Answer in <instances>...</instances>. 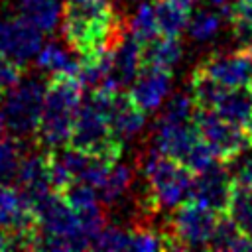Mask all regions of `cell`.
I'll return each mask as SVG.
<instances>
[{
	"label": "cell",
	"mask_w": 252,
	"mask_h": 252,
	"mask_svg": "<svg viewBox=\"0 0 252 252\" xmlns=\"http://www.w3.org/2000/svg\"><path fill=\"white\" fill-rule=\"evenodd\" d=\"M61 32L67 45L81 57H87L114 47L126 26L108 0H65Z\"/></svg>",
	"instance_id": "1"
},
{
	"label": "cell",
	"mask_w": 252,
	"mask_h": 252,
	"mask_svg": "<svg viewBox=\"0 0 252 252\" xmlns=\"http://www.w3.org/2000/svg\"><path fill=\"white\" fill-rule=\"evenodd\" d=\"M83 87L77 75L51 73L45 81L43 110L33 138L45 150H55L69 144L73 118L81 104Z\"/></svg>",
	"instance_id": "2"
},
{
	"label": "cell",
	"mask_w": 252,
	"mask_h": 252,
	"mask_svg": "<svg viewBox=\"0 0 252 252\" xmlns=\"http://www.w3.org/2000/svg\"><path fill=\"white\" fill-rule=\"evenodd\" d=\"M140 171L146 179V189L140 201L146 213L173 209L191 199L193 173L179 161L161 154L156 146L140 158Z\"/></svg>",
	"instance_id": "3"
},
{
	"label": "cell",
	"mask_w": 252,
	"mask_h": 252,
	"mask_svg": "<svg viewBox=\"0 0 252 252\" xmlns=\"http://www.w3.org/2000/svg\"><path fill=\"white\" fill-rule=\"evenodd\" d=\"M69 146L104 161H118L124 142L112 132L108 120L89 100L81 102L73 118Z\"/></svg>",
	"instance_id": "4"
},
{
	"label": "cell",
	"mask_w": 252,
	"mask_h": 252,
	"mask_svg": "<svg viewBox=\"0 0 252 252\" xmlns=\"http://www.w3.org/2000/svg\"><path fill=\"white\" fill-rule=\"evenodd\" d=\"M217 213L195 199H187L173 207L167 228L161 232L165 236L167 250L207 248L217 224Z\"/></svg>",
	"instance_id": "5"
},
{
	"label": "cell",
	"mask_w": 252,
	"mask_h": 252,
	"mask_svg": "<svg viewBox=\"0 0 252 252\" xmlns=\"http://www.w3.org/2000/svg\"><path fill=\"white\" fill-rule=\"evenodd\" d=\"M45 83L39 79H22L4 98V124L18 138L33 136L41 118Z\"/></svg>",
	"instance_id": "6"
},
{
	"label": "cell",
	"mask_w": 252,
	"mask_h": 252,
	"mask_svg": "<svg viewBox=\"0 0 252 252\" xmlns=\"http://www.w3.org/2000/svg\"><path fill=\"white\" fill-rule=\"evenodd\" d=\"M87 100L104 114L112 132L122 142L134 138L146 124V112L136 104L132 94L122 89H94L89 93Z\"/></svg>",
	"instance_id": "7"
},
{
	"label": "cell",
	"mask_w": 252,
	"mask_h": 252,
	"mask_svg": "<svg viewBox=\"0 0 252 252\" xmlns=\"http://www.w3.org/2000/svg\"><path fill=\"white\" fill-rule=\"evenodd\" d=\"M195 120L203 140L209 144L217 159L224 163L234 161L238 156H242L250 148L246 130L230 124L228 120L219 116L215 110H197Z\"/></svg>",
	"instance_id": "8"
},
{
	"label": "cell",
	"mask_w": 252,
	"mask_h": 252,
	"mask_svg": "<svg viewBox=\"0 0 252 252\" xmlns=\"http://www.w3.org/2000/svg\"><path fill=\"white\" fill-rule=\"evenodd\" d=\"M232 181L234 177L230 175L226 163L220 159H215L209 167L193 175L191 199L199 201L201 205H205L217 215H224L228 211Z\"/></svg>",
	"instance_id": "9"
},
{
	"label": "cell",
	"mask_w": 252,
	"mask_h": 252,
	"mask_svg": "<svg viewBox=\"0 0 252 252\" xmlns=\"http://www.w3.org/2000/svg\"><path fill=\"white\" fill-rule=\"evenodd\" d=\"M197 67L226 89L248 87L252 81V53L248 47L211 53Z\"/></svg>",
	"instance_id": "10"
},
{
	"label": "cell",
	"mask_w": 252,
	"mask_h": 252,
	"mask_svg": "<svg viewBox=\"0 0 252 252\" xmlns=\"http://www.w3.org/2000/svg\"><path fill=\"white\" fill-rule=\"evenodd\" d=\"M43 45V32L20 16L0 18V55L20 63L37 55Z\"/></svg>",
	"instance_id": "11"
},
{
	"label": "cell",
	"mask_w": 252,
	"mask_h": 252,
	"mask_svg": "<svg viewBox=\"0 0 252 252\" xmlns=\"http://www.w3.org/2000/svg\"><path fill=\"white\" fill-rule=\"evenodd\" d=\"M201 132L197 126V120H185V122H165L158 120L154 146L169 156L171 159L179 161L183 165L189 152L195 148V144L201 140Z\"/></svg>",
	"instance_id": "12"
},
{
	"label": "cell",
	"mask_w": 252,
	"mask_h": 252,
	"mask_svg": "<svg viewBox=\"0 0 252 252\" xmlns=\"http://www.w3.org/2000/svg\"><path fill=\"white\" fill-rule=\"evenodd\" d=\"M169 91H171V71L154 65H142L136 79L132 81L130 94L136 100V104L148 114L161 106V102L169 96Z\"/></svg>",
	"instance_id": "13"
},
{
	"label": "cell",
	"mask_w": 252,
	"mask_h": 252,
	"mask_svg": "<svg viewBox=\"0 0 252 252\" xmlns=\"http://www.w3.org/2000/svg\"><path fill=\"white\" fill-rule=\"evenodd\" d=\"M16 185L18 191L22 195V199H33L51 187V179H49V156L47 150L45 152H33L24 156L20 169L16 173Z\"/></svg>",
	"instance_id": "14"
},
{
	"label": "cell",
	"mask_w": 252,
	"mask_h": 252,
	"mask_svg": "<svg viewBox=\"0 0 252 252\" xmlns=\"http://www.w3.org/2000/svg\"><path fill=\"white\" fill-rule=\"evenodd\" d=\"M142 69V41L136 39L130 30L112 47V83L122 89L130 85Z\"/></svg>",
	"instance_id": "15"
},
{
	"label": "cell",
	"mask_w": 252,
	"mask_h": 252,
	"mask_svg": "<svg viewBox=\"0 0 252 252\" xmlns=\"http://www.w3.org/2000/svg\"><path fill=\"white\" fill-rule=\"evenodd\" d=\"M215 112L228 120L234 126L248 128L252 124V91L250 87H234L226 89V93L220 96L219 104L215 106Z\"/></svg>",
	"instance_id": "16"
},
{
	"label": "cell",
	"mask_w": 252,
	"mask_h": 252,
	"mask_svg": "<svg viewBox=\"0 0 252 252\" xmlns=\"http://www.w3.org/2000/svg\"><path fill=\"white\" fill-rule=\"evenodd\" d=\"M183 55V45L179 37L156 35L142 43V65H154L171 71Z\"/></svg>",
	"instance_id": "17"
},
{
	"label": "cell",
	"mask_w": 252,
	"mask_h": 252,
	"mask_svg": "<svg viewBox=\"0 0 252 252\" xmlns=\"http://www.w3.org/2000/svg\"><path fill=\"white\" fill-rule=\"evenodd\" d=\"M16 12L43 33H51L61 20L59 0H16Z\"/></svg>",
	"instance_id": "18"
},
{
	"label": "cell",
	"mask_w": 252,
	"mask_h": 252,
	"mask_svg": "<svg viewBox=\"0 0 252 252\" xmlns=\"http://www.w3.org/2000/svg\"><path fill=\"white\" fill-rule=\"evenodd\" d=\"M154 12H156L158 32L161 35L179 37L183 30L187 28L191 6L183 4L181 0H156Z\"/></svg>",
	"instance_id": "19"
},
{
	"label": "cell",
	"mask_w": 252,
	"mask_h": 252,
	"mask_svg": "<svg viewBox=\"0 0 252 252\" xmlns=\"http://www.w3.org/2000/svg\"><path fill=\"white\" fill-rule=\"evenodd\" d=\"M226 93V87H222L219 81H215L211 75H207L203 69L195 67L189 81V94L193 98V104L197 110H215L220 96Z\"/></svg>",
	"instance_id": "20"
},
{
	"label": "cell",
	"mask_w": 252,
	"mask_h": 252,
	"mask_svg": "<svg viewBox=\"0 0 252 252\" xmlns=\"http://www.w3.org/2000/svg\"><path fill=\"white\" fill-rule=\"evenodd\" d=\"M226 215L236 224V228L252 240V191L244 187L238 179L232 181V193Z\"/></svg>",
	"instance_id": "21"
},
{
	"label": "cell",
	"mask_w": 252,
	"mask_h": 252,
	"mask_svg": "<svg viewBox=\"0 0 252 252\" xmlns=\"http://www.w3.org/2000/svg\"><path fill=\"white\" fill-rule=\"evenodd\" d=\"M134 181V173L128 165L124 163H118L114 161L106 173V177L102 179V183L96 187V193H98V199L104 203V205H114L118 203L126 191L130 189Z\"/></svg>",
	"instance_id": "22"
},
{
	"label": "cell",
	"mask_w": 252,
	"mask_h": 252,
	"mask_svg": "<svg viewBox=\"0 0 252 252\" xmlns=\"http://www.w3.org/2000/svg\"><path fill=\"white\" fill-rule=\"evenodd\" d=\"M207 248H213V250H252V240L248 236H244L236 228V224L230 220V217L224 213V215L217 217V224H215V230L211 234Z\"/></svg>",
	"instance_id": "23"
},
{
	"label": "cell",
	"mask_w": 252,
	"mask_h": 252,
	"mask_svg": "<svg viewBox=\"0 0 252 252\" xmlns=\"http://www.w3.org/2000/svg\"><path fill=\"white\" fill-rule=\"evenodd\" d=\"M35 65L43 71L49 73H71L77 75L79 71V61H75L59 43L49 41L41 45V49L35 55Z\"/></svg>",
	"instance_id": "24"
},
{
	"label": "cell",
	"mask_w": 252,
	"mask_h": 252,
	"mask_svg": "<svg viewBox=\"0 0 252 252\" xmlns=\"http://www.w3.org/2000/svg\"><path fill=\"white\" fill-rule=\"evenodd\" d=\"M236 39L246 47L252 41V0H232L222 8Z\"/></svg>",
	"instance_id": "25"
},
{
	"label": "cell",
	"mask_w": 252,
	"mask_h": 252,
	"mask_svg": "<svg viewBox=\"0 0 252 252\" xmlns=\"http://www.w3.org/2000/svg\"><path fill=\"white\" fill-rule=\"evenodd\" d=\"M22 159H24L22 140L14 134L0 138V181L4 183L14 181Z\"/></svg>",
	"instance_id": "26"
},
{
	"label": "cell",
	"mask_w": 252,
	"mask_h": 252,
	"mask_svg": "<svg viewBox=\"0 0 252 252\" xmlns=\"http://www.w3.org/2000/svg\"><path fill=\"white\" fill-rule=\"evenodd\" d=\"M187 30H189V35L197 41L213 39L217 35V32L220 30V16L213 10L197 8L195 12L189 14Z\"/></svg>",
	"instance_id": "27"
},
{
	"label": "cell",
	"mask_w": 252,
	"mask_h": 252,
	"mask_svg": "<svg viewBox=\"0 0 252 252\" xmlns=\"http://www.w3.org/2000/svg\"><path fill=\"white\" fill-rule=\"evenodd\" d=\"M63 199H65V203L69 205V207H73L75 211H81V209H87V207H93V205H96L98 203V193H96V189L91 185V183H87V181H83V179H73V181H69L61 191H57Z\"/></svg>",
	"instance_id": "28"
},
{
	"label": "cell",
	"mask_w": 252,
	"mask_h": 252,
	"mask_svg": "<svg viewBox=\"0 0 252 252\" xmlns=\"http://www.w3.org/2000/svg\"><path fill=\"white\" fill-rule=\"evenodd\" d=\"M130 33L140 39L142 43L159 35L158 32V24H156V12H154V2H142L130 22Z\"/></svg>",
	"instance_id": "29"
},
{
	"label": "cell",
	"mask_w": 252,
	"mask_h": 252,
	"mask_svg": "<svg viewBox=\"0 0 252 252\" xmlns=\"http://www.w3.org/2000/svg\"><path fill=\"white\" fill-rule=\"evenodd\" d=\"M195 116H197V108L193 104L191 94L177 93L161 108L159 120H165V122H185V120H195Z\"/></svg>",
	"instance_id": "30"
},
{
	"label": "cell",
	"mask_w": 252,
	"mask_h": 252,
	"mask_svg": "<svg viewBox=\"0 0 252 252\" xmlns=\"http://www.w3.org/2000/svg\"><path fill=\"white\" fill-rule=\"evenodd\" d=\"M130 250H167V242L161 232H156L150 226H136L130 228Z\"/></svg>",
	"instance_id": "31"
},
{
	"label": "cell",
	"mask_w": 252,
	"mask_h": 252,
	"mask_svg": "<svg viewBox=\"0 0 252 252\" xmlns=\"http://www.w3.org/2000/svg\"><path fill=\"white\" fill-rule=\"evenodd\" d=\"M93 248L98 250H130V230L120 226H104L93 240Z\"/></svg>",
	"instance_id": "32"
},
{
	"label": "cell",
	"mask_w": 252,
	"mask_h": 252,
	"mask_svg": "<svg viewBox=\"0 0 252 252\" xmlns=\"http://www.w3.org/2000/svg\"><path fill=\"white\" fill-rule=\"evenodd\" d=\"M24 73H26L24 63L0 55V100L24 79Z\"/></svg>",
	"instance_id": "33"
},
{
	"label": "cell",
	"mask_w": 252,
	"mask_h": 252,
	"mask_svg": "<svg viewBox=\"0 0 252 252\" xmlns=\"http://www.w3.org/2000/svg\"><path fill=\"white\" fill-rule=\"evenodd\" d=\"M79 215V224L83 228V232L94 240V236L104 228V222H106V217H104V211L100 209V205H93V207H87V209H81L77 211Z\"/></svg>",
	"instance_id": "34"
},
{
	"label": "cell",
	"mask_w": 252,
	"mask_h": 252,
	"mask_svg": "<svg viewBox=\"0 0 252 252\" xmlns=\"http://www.w3.org/2000/svg\"><path fill=\"white\" fill-rule=\"evenodd\" d=\"M234 179H238L244 187H248L250 191H252V158H248L242 165H240V169H238V175L234 177Z\"/></svg>",
	"instance_id": "35"
},
{
	"label": "cell",
	"mask_w": 252,
	"mask_h": 252,
	"mask_svg": "<svg viewBox=\"0 0 252 252\" xmlns=\"http://www.w3.org/2000/svg\"><path fill=\"white\" fill-rule=\"evenodd\" d=\"M6 248H12L10 246V236L6 234L4 228H0V250H6Z\"/></svg>",
	"instance_id": "36"
},
{
	"label": "cell",
	"mask_w": 252,
	"mask_h": 252,
	"mask_svg": "<svg viewBox=\"0 0 252 252\" xmlns=\"http://www.w3.org/2000/svg\"><path fill=\"white\" fill-rule=\"evenodd\" d=\"M211 4H215V6H220V8H224L226 4H230L232 0H209Z\"/></svg>",
	"instance_id": "37"
},
{
	"label": "cell",
	"mask_w": 252,
	"mask_h": 252,
	"mask_svg": "<svg viewBox=\"0 0 252 252\" xmlns=\"http://www.w3.org/2000/svg\"><path fill=\"white\" fill-rule=\"evenodd\" d=\"M2 130H4V114L0 112V134H2Z\"/></svg>",
	"instance_id": "38"
},
{
	"label": "cell",
	"mask_w": 252,
	"mask_h": 252,
	"mask_svg": "<svg viewBox=\"0 0 252 252\" xmlns=\"http://www.w3.org/2000/svg\"><path fill=\"white\" fill-rule=\"evenodd\" d=\"M183 4H187V6H193V0H181Z\"/></svg>",
	"instance_id": "39"
},
{
	"label": "cell",
	"mask_w": 252,
	"mask_h": 252,
	"mask_svg": "<svg viewBox=\"0 0 252 252\" xmlns=\"http://www.w3.org/2000/svg\"><path fill=\"white\" fill-rule=\"evenodd\" d=\"M246 47H248V51H250V53H252V41H250V43H248V45H246Z\"/></svg>",
	"instance_id": "40"
},
{
	"label": "cell",
	"mask_w": 252,
	"mask_h": 252,
	"mask_svg": "<svg viewBox=\"0 0 252 252\" xmlns=\"http://www.w3.org/2000/svg\"><path fill=\"white\" fill-rule=\"evenodd\" d=\"M142 2H156V0H142Z\"/></svg>",
	"instance_id": "41"
},
{
	"label": "cell",
	"mask_w": 252,
	"mask_h": 252,
	"mask_svg": "<svg viewBox=\"0 0 252 252\" xmlns=\"http://www.w3.org/2000/svg\"><path fill=\"white\" fill-rule=\"evenodd\" d=\"M248 87H250V91H252V81H250V85H248Z\"/></svg>",
	"instance_id": "42"
}]
</instances>
